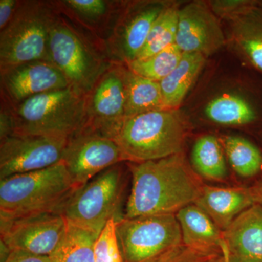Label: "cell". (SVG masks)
<instances>
[{
	"label": "cell",
	"mask_w": 262,
	"mask_h": 262,
	"mask_svg": "<svg viewBox=\"0 0 262 262\" xmlns=\"http://www.w3.org/2000/svg\"><path fill=\"white\" fill-rule=\"evenodd\" d=\"M132 187L124 218L177 214L195 203L203 187L182 153L163 159L129 163Z\"/></svg>",
	"instance_id": "6da1fadb"
},
{
	"label": "cell",
	"mask_w": 262,
	"mask_h": 262,
	"mask_svg": "<svg viewBox=\"0 0 262 262\" xmlns=\"http://www.w3.org/2000/svg\"><path fill=\"white\" fill-rule=\"evenodd\" d=\"M186 136L187 126L182 115L176 110H162L126 117L112 139L124 161L139 163L180 154Z\"/></svg>",
	"instance_id": "7a4b0ae2"
},
{
	"label": "cell",
	"mask_w": 262,
	"mask_h": 262,
	"mask_svg": "<svg viewBox=\"0 0 262 262\" xmlns=\"http://www.w3.org/2000/svg\"><path fill=\"white\" fill-rule=\"evenodd\" d=\"M75 189L62 161L42 170L0 179V220L58 213Z\"/></svg>",
	"instance_id": "3957f363"
},
{
	"label": "cell",
	"mask_w": 262,
	"mask_h": 262,
	"mask_svg": "<svg viewBox=\"0 0 262 262\" xmlns=\"http://www.w3.org/2000/svg\"><path fill=\"white\" fill-rule=\"evenodd\" d=\"M14 134L69 139L84 126L87 96L72 87L37 95L14 105Z\"/></svg>",
	"instance_id": "277c9868"
},
{
	"label": "cell",
	"mask_w": 262,
	"mask_h": 262,
	"mask_svg": "<svg viewBox=\"0 0 262 262\" xmlns=\"http://www.w3.org/2000/svg\"><path fill=\"white\" fill-rule=\"evenodd\" d=\"M125 173L120 163L77 188L58 213L67 224L99 235L110 220L124 218L122 211L125 193Z\"/></svg>",
	"instance_id": "5b68a950"
},
{
	"label": "cell",
	"mask_w": 262,
	"mask_h": 262,
	"mask_svg": "<svg viewBox=\"0 0 262 262\" xmlns=\"http://www.w3.org/2000/svg\"><path fill=\"white\" fill-rule=\"evenodd\" d=\"M51 10L39 2L18 3L13 18L0 34L1 69L37 61L51 62Z\"/></svg>",
	"instance_id": "8992f818"
},
{
	"label": "cell",
	"mask_w": 262,
	"mask_h": 262,
	"mask_svg": "<svg viewBox=\"0 0 262 262\" xmlns=\"http://www.w3.org/2000/svg\"><path fill=\"white\" fill-rule=\"evenodd\" d=\"M116 234L123 262H159L184 246L176 214L123 218Z\"/></svg>",
	"instance_id": "52a82bcc"
},
{
	"label": "cell",
	"mask_w": 262,
	"mask_h": 262,
	"mask_svg": "<svg viewBox=\"0 0 262 262\" xmlns=\"http://www.w3.org/2000/svg\"><path fill=\"white\" fill-rule=\"evenodd\" d=\"M49 52L52 63L67 77L70 87L84 96L106 71L77 32L56 19L50 31Z\"/></svg>",
	"instance_id": "ba28073f"
},
{
	"label": "cell",
	"mask_w": 262,
	"mask_h": 262,
	"mask_svg": "<svg viewBox=\"0 0 262 262\" xmlns=\"http://www.w3.org/2000/svg\"><path fill=\"white\" fill-rule=\"evenodd\" d=\"M61 161L77 189L124 158L113 139L84 126L68 139Z\"/></svg>",
	"instance_id": "9c48e42d"
},
{
	"label": "cell",
	"mask_w": 262,
	"mask_h": 262,
	"mask_svg": "<svg viewBox=\"0 0 262 262\" xmlns=\"http://www.w3.org/2000/svg\"><path fill=\"white\" fill-rule=\"evenodd\" d=\"M68 139L13 135L1 140L0 179L48 168L61 162Z\"/></svg>",
	"instance_id": "30bf717a"
},
{
	"label": "cell",
	"mask_w": 262,
	"mask_h": 262,
	"mask_svg": "<svg viewBox=\"0 0 262 262\" xmlns=\"http://www.w3.org/2000/svg\"><path fill=\"white\" fill-rule=\"evenodd\" d=\"M1 242L10 251H23L50 256L65 233L67 223L56 212L13 220H0Z\"/></svg>",
	"instance_id": "8fae6325"
},
{
	"label": "cell",
	"mask_w": 262,
	"mask_h": 262,
	"mask_svg": "<svg viewBox=\"0 0 262 262\" xmlns=\"http://www.w3.org/2000/svg\"><path fill=\"white\" fill-rule=\"evenodd\" d=\"M125 73L119 67L106 70L87 96L84 126L113 137L125 118Z\"/></svg>",
	"instance_id": "7c38bea8"
},
{
	"label": "cell",
	"mask_w": 262,
	"mask_h": 262,
	"mask_svg": "<svg viewBox=\"0 0 262 262\" xmlns=\"http://www.w3.org/2000/svg\"><path fill=\"white\" fill-rule=\"evenodd\" d=\"M1 84L13 105L37 95L70 87L52 62L37 61L1 69Z\"/></svg>",
	"instance_id": "4fadbf2b"
},
{
	"label": "cell",
	"mask_w": 262,
	"mask_h": 262,
	"mask_svg": "<svg viewBox=\"0 0 262 262\" xmlns=\"http://www.w3.org/2000/svg\"><path fill=\"white\" fill-rule=\"evenodd\" d=\"M225 43L218 19L204 3H190L179 10L176 45L184 53L209 56Z\"/></svg>",
	"instance_id": "5bb4252c"
},
{
	"label": "cell",
	"mask_w": 262,
	"mask_h": 262,
	"mask_svg": "<svg viewBox=\"0 0 262 262\" xmlns=\"http://www.w3.org/2000/svg\"><path fill=\"white\" fill-rule=\"evenodd\" d=\"M229 255L239 262H262V208L253 205L224 231Z\"/></svg>",
	"instance_id": "9a60e30c"
},
{
	"label": "cell",
	"mask_w": 262,
	"mask_h": 262,
	"mask_svg": "<svg viewBox=\"0 0 262 262\" xmlns=\"http://www.w3.org/2000/svg\"><path fill=\"white\" fill-rule=\"evenodd\" d=\"M194 204L201 208L224 232L239 214L255 203L251 188L203 185Z\"/></svg>",
	"instance_id": "2e32d148"
},
{
	"label": "cell",
	"mask_w": 262,
	"mask_h": 262,
	"mask_svg": "<svg viewBox=\"0 0 262 262\" xmlns=\"http://www.w3.org/2000/svg\"><path fill=\"white\" fill-rule=\"evenodd\" d=\"M182 230L183 245L198 251L222 252L224 232L195 204L184 207L176 214Z\"/></svg>",
	"instance_id": "e0dca14e"
},
{
	"label": "cell",
	"mask_w": 262,
	"mask_h": 262,
	"mask_svg": "<svg viewBox=\"0 0 262 262\" xmlns=\"http://www.w3.org/2000/svg\"><path fill=\"white\" fill-rule=\"evenodd\" d=\"M164 9L160 4L147 5L129 18L117 33V51L127 63L134 61L144 48L150 31Z\"/></svg>",
	"instance_id": "ac0fdd59"
},
{
	"label": "cell",
	"mask_w": 262,
	"mask_h": 262,
	"mask_svg": "<svg viewBox=\"0 0 262 262\" xmlns=\"http://www.w3.org/2000/svg\"><path fill=\"white\" fill-rule=\"evenodd\" d=\"M201 53H184L177 68L160 81L164 108L175 110L182 103L205 64Z\"/></svg>",
	"instance_id": "d6986e66"
},
{
	"label": "cell",
	"mask_w": 262,
	"mask_h": 262,
	"mask_svg": "<svg viewBox=\"0 0 262 262\" xmlns=\"http://www.w3.org/2000/svg\"><path fill=\"white\" fill-rule=\"evenodd\" d=\"M164 108L160 82L125 73V118Z\"/></svg>",
	"instance_id": "ffe728a7"
},
{
	"label": "cell",
	"mask_w": 262,
	"mask_h": 262,
	"mask_svg": "<svg viewBox=\"0 0 262 262\" xmlns=\"http://www.w3.org/2000/svg\"><path fill=\"white\" fill-rule=\"evenodd\" d=\"M236 41L256 68L262 72V11L253 6L234 17Z\"/></svg>",
	"instance_id": "44dd1931"
},
{
	"label": "cell",
	"mask_w": 262,
	"mask_h": 262,
	"mask_svg": "<svg viewBox=\"0 0 262 262\" xmlns=\"http://www.w3.org/2000/svg\"><path fill=\"white\" fill-rule=\"evenodd\" d=\"M194 172L200 177L211 181H220L227 175L225 155L215 136H201L194 143L192 151Z\"/></svg>",
	"instance_id": "7402d4cb"
},
{
	"label": "cell",
	"mask_w": 262,
	"mask_h": 262,
	"mask_svg": "<svg viewBox=\"0 0 262 262\" xmlns=\"http://www.w3.org/2000/svg\"><path fill=\"white\" fill-rule=\"evenodd\" d=\"M97 237L93 232L67 224L65 233L50 259L51 262H95Z\"/></svg>",
	"instance_id": "603a6c76"
},
{
	"label": "cell",
	"mask_w": 262,
	"mask_h": 262,
	"mask_svg": "<svg viewBox=\"0 0 262 262\" xmlns=\"http://www.w3.org/2000/svg\"><path fill=\"white\" fill-rule=\"evenodd\" d=\"M205 113L215 123L225 125H242L251 123L256 118L253 106L239 96L225 94L212 100Z\"/></svg>",
	"instance_id": "cb8c5ba5"
},
{
	"label": "cell",
	"mask_w": 262,
	"mask_h": 262,
	"mask_svg": "<svg viewBox=\"0 0 262 262\" xmlns=\"http://www.w3.org/2000/svg\"><path fill=\"white\" fill-rule=\"evenodd\" d=\"M223 146L232 168L241 177H252L261 171V151L251 141L239 136H227Z\"/></svg>",
	"instance_id": "d4e9b609"
},
{
	"label": "cell",
	"mask_w": 262,
	"mask_h": 262,
	"mask_svg": "<svg viewBox=\"0 0 262 262\" xmlns=\"http://www.w3.org/2000/svg\"><path fill=\"white\" fill-rule=\"evenodd\" d=\"M179 9L165 8L153 25L149 37L135 60L144 59L176 44L178 28Z\"/></svg>",
	"instance_id": "484cf974"
},
{
	"label": "cell",
	"mask_w": 262,
	"mask_h": 262,
	"mask_svg": "<svg viewBox=\"0 0 262 262\" xmlns=\"http://www.w3.org/2000/svg\"><path fill=\"white\" fill-rule=\"evenodd\" d=\"M183 55L184 52L174 44L149 58L134 60L127 63V65L133 73L160 82L177 68Z\"/></svg>",
	"instance_id": "4316f807"
},
{
	"label": "cell",
	"mask_w": 262,
	"mask_h": 262,
	"mask_svg": "<svg viewBox=\"0 0 262 262\" xmlns=\"http://www.w3.org/2000/svg\"><path fill=\"white\" fill-rule=\"evenodd\" d=\"M95 262H123L116 234V222L110 220L94 245Z\"/></svg>",
	"instance_id": "83f0119b"
},
{
	"label": "cell",
	"mask_w": 262,
	"mask_h": 262,
	"mask_svg": "<svg viewBox=\"0 0 262 262\" xmlns=\"http://www.w3.org/2000/svg\"><path fill=\"white\" fill-rule=\"evenodd\" d=\"M64 3L82 18L91 20L101 18L108 11V3L103 0H67Z\"/></svg>",
	"instance_id": "f1b7e54d"
},
{
	"label": "cell",
	"mask_w": 262,
	"mask_h": 262,
	"mask_svg": "<svg viewBox=\"0 0 262 262\" xmlns=\"http://www.w3.org/2000/svg\"><path fill=\"white\" fill-rule=\"evenodd\" d=\"M222 253L198 251L182 246L159 262H215Z\"/></svg>",
	"instance_id": "f546056e"
},
{
	"label": "cell",
	"mask_w": 262,
	"mask_h": 262,
	"mask_svg": "<svg viewBox=\"0 0 262 262\" xmlns=\"http://www.w3.org/2000/svg\"><path fill=\"white\" fill-rule=\"evenodd\" d=\"M214 10L221 14L238 15L254 6L253 3L248 1H218L215 2Z\"/></svg>",
	"instance_id": "4dcf8cb0"
},
{
	"label": "cell",
	"mask_w": 262,
	"mask_h": 262,
	"mask_svg": "<svg viewBox=\"0 0 262 262\" xmlns=\"http://www.w3.org/2000/svg\"><path fill=\"white\" fill-rule=\"evenodd\" d=\"M14 134V117L13 113L10 108H1L0 113V139L3 140L5 138Z\"/></svg>",
	"instance_id": "1f68e13d"
},
{
	"label": "cell",
	"mask_w": 262,
	"mask_h": 262,
	"mask_svg": "<svg viewBox=\"0 0 262 262\" xmlns=\"http://www.w3.org/2000/svg\"><path fill=\"white\" fill-rule=\"evenodd\" d=\"M15 0H1L0 1V29L7 27L17 9L18 3Z\"/></svg>",
	"instance_id": "d6a6232c"
},
{
	"label": "cell",
	"mask_w": 262,
	"mask_h": 262,
	"mask_svg": "<svg viewBox=\"0 0 262 262\" xmlns=\"http://www.w3.org/2000/svg\"><path fill=\"white\" fill-rule=\"evenodd\" d=\"M5 262H51L49 256H39L23 251H11Z\"/></svg>",
	"instance_id": "836d02e7"
},
{
	"label": "cell",
	"mask_w": 262,
	"mask_h": 262,
	"mask_svg": "<svg viewBox=\"0 0 262 262\" xmlns=\"http://www.w3.org/2000/svg\"><path fill=\"white\" fill-rule=\"evenodd\" d=\"M251 189L252 191L255 204H257L262 208V182Z\"/></svg>",
	"instance_id": "e575fe53"
},
{
	"label": "cell",
	"mask_w": 262,
	"mask_h": 262,
	"mask_svg": "<svg viewBox=\"0 0 262 262\" xmlns=\"http://www.w3.org/2000/svg\"><path fill=\"white\" fill-rule=\"evenodd\" d=\"M215 262H229L228 251H227L226 245L225 247L223 248V253H222V254L221 255L220 257L218 258V259H217Z\"/></svg>",
	"instance_id": "d590c367"
},
{
	"label": "cell",
	"mask_w": 262,
	"mask_h": 262,
	"mask_svg": "<svg viewBox=\"0 0 262 262\" xmlns=\"http://www.w3.org/2000/svg\"><path fill=\"white\" fill-rule=\"evenodd\" d=\"M229 262H239L238 261H237V260L234 259V258L231 257V256H229Z\"/></svg>",
	"instance_id": "8d00e7d4"
}]
</instances>
